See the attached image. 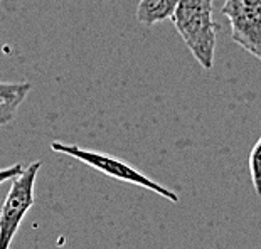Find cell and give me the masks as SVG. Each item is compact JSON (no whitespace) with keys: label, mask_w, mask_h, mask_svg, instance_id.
Wrapping results in <instances>:
<instances>
[{"label":"cell","mask_w":261,"mask_h":249,"mask_svg":"<svg viewBox=\"0 0 261 249\" xmlns=\"http://www.w3.org/2000/svg\"><path fill=\"white\" fill-rule=\"evenodd\" d=\"M172 22L197 63L213 69L218 29L213 20V0H180Z\"/></svg>","instance_id":"cell-1"},{"label":"cell","mask_w":261,"mask_h":249,"mask_svg":"<svg viewBox=\"0 0 261 249\" xmlns=\"http://www.w3.org/2000/svg\"><path fill=\"white\" fill-rule=\"evenodd\" d=\"M51 150L56 153H64L69 155L80 162L86 163L88 167H91L98 172L105 174L107 177H112L115 180L125 182V184H132V185H138L143 187L147 190H152L159 196H162L164 199H167L170 202H179V196L167 189V187L160 185L159 182L152 180L150 177L145 174L138 172L137 169H133L132 165H128L123 160L112 157V155L101 153V152H94V150H88V148H81L77 145H71V143H61V142H53L51 143Z\"/></svg>","instance_id":"cell-2"},{"label":"cell","mask_w":261,"mask_h":249,"mask_svg":"<svg viewBox=\"0 0 261 249\" xmlns=\"http://www.w3.org/2000/svg\"><path fill=\"white\" fill-rule=\"evenodd\" d=\"M41 162H32L20 175L14 177L0 211V249H10L25 214L34 206V187Z\"/></svg>","instance_id":"cell-3"},{"label":"cell","mask_w":261,"mask_h":249,"mask_svg":"<svg viewBox=\"0 0 261 249\" xmlns=\"http://www.w3.org/2000/svg\"><path fill=\"white\" fill-rule=\"evenodd\" d=\"M223 14L232 41L261 61V0H226Z\"/></svg>","instance_id":"cell-4"},{"label":"cell","mask_w":261,"mask_h":249,"mask_svg":"<svg viewBox=\"0 0 261 249\" xmlns=\"http://www.w3.org/2000/svg\"><path fill=\"white\" fill-rule=\"evenodd\" d=\"M31 82L0 81V125H9L15 118L19 106L31 93Z\"/></svg>","instance_id":"cell-5"},{"label":"cell","mask_w":261,"mask_h":249,"mask_svg":"<svg viewBox=\"0 0 261 249\" xmlns=\"http://www.w3.org/2000/svg\"><path fill=\"white\" fill-rule=\"evenodd\" d=\"M180 0H140L137 7V19L140 24L152 27L159 22L172 19Z\"/></svg>","instance_id":"cell-6"},{"label":"cell","mask_w":261,"mask_h":249,"mask_svg":"<svg viewBox=\"0 0 261 249\" xmlns=\"http://www.w3.org/2000/svg\"><path fill=\"white\" fill-rule=\"evenodd\" d=\"M248 163H249V174H251V180L254 185V192L261 196V136L256 142V145L253 147L251 153H249Z\"/></svg>","instance_id":"cell-7"},{"label":"cell","mask_w":261,"mask_h":249,"mask_svg":"<svg viewBox=\"0 0 261 249\" xmlns=\"http://www.w3.org/2000/svg\"><path fill=\"white\" fill-rule=\"evenodd\" d=\"M24 169L25 167L22 163H15L12 167H7V169H0V184H4V182H7V180H12L14 177L20 175L24 172Z\"/></svg>","instance_id":"cell-8"}]
</instances>
